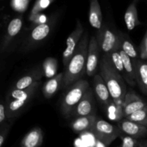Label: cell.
I'll use <instances>...</instances> for the list:
<instances>
[{
  "label": "cell",
  "instance_id": "cell-1",
  "mask_svg": "<svg viewBox=\"0 0 147 147\" xmlns=\"http://www.w3.org/2000/svg\"><path fill=\"white\" fill-rule=\"evenodd\" d=\"M99 74L104 80L113 102L119 106H123V100L128 92L124 79L113 65L107 54L102 56L99 63Z\"/></svg>",
  "mask_w": 147,
  "mask_h": 147
},
{
  "label": "cell",
  "instance_id": "cell-2",
  "mask_svg": "<svg viewBox=\"0 0 147 147\" xmlns=\"http://www.w3.org/2000/svg\"><path fill=\"white\" fill-rule=\"evenodd\" d=\"M89 41L88 33L86 32L83 34L76 52L65 68L62 88L70 87L72 84L81 79L84 73H86Z\"/></svg>",
  "mask_w": 147,
  "mask_h": 147
},
{
  "label": "cell",
  "instance_id": "cell-3",
  "mask_svg": "<svg viewBox=\"0 0 147 147\" xmlns=\"http://www.w3.org/2000/svg\"><path fill=\"white\" fill-rule=\"evenodd\" d=\"M90 87L88 82L84 79H80L69 87L60 103V111L65 118L70 117L72 112Z\"/></svg>",
  "mask_w": 147,
  "mask_h": 147
},
{
  "label": "cell",
  "instance_id": "cell-4",
  "mask_svg": "<svg viewBox=\"0 0 147 147\" xmlns=\"http://www.w3.org/2000/svg\"><path fill=\"white\" fill-rule=\"evenodd\" d=\"M91 132L96 139L106 146H110L113 141L123 135L117 126L98 118Z\"/></svg>",
  "mask_w": 147,
  "mask_h": 147
},
{
  "label": "cell",
  "instance_id": "cell-5",
  "mask_svg": "<svg viewBox=\"0 0 147 147\" xmlns=\"http://www.w3.org/2000/svg\"><path fill=\"white\" fill-rule=\"evenodd\" d=\"M53 22H47L43 24L36 25L26 37L22 45V52L30 51L36 45H38L42 40L47 38L52 30Z\"/></svg>",
  "mask_w": 147,
  "mask_h": 147
},
{
  "label": "cell",
  "instance_id": "cell-6",
  "mask_svg": "<svg viewBox=\"0 0 147 147\" xmlns=\"http://www.w3.org/2000/svg\"><path fill=\"white\" fill-rule=\"evenodd\" d=\"M100 51L103 54H109L114 50L120 49V41L117 33H114L106 25H103L98 30L96 34Z\"/></svg>",
  "mask_w": 147,
  "mask_h": 147
},
{
  "label": "cell",
  "instance_id": "cell-7",
  "mask_svg": "<svg viewBox=\"0 0 147 147\" xmlns=\"http://www.w3.org/2000/svg\"><path fill=\"white\" fill-rule=\"evenodd\" d=\"M84 34V29L81 22L78 20L76 28L67 37L66 40V48L63 53V63L65 68L67 67L78 45Z\"/></svg>",
  "mask_w": 147,
  "mask_h": 147
},
{
  "label": "cell",
  "instance_id": "cell-8",
  "mask_svg": "<svg viewBox=\"0 0 147 147\" xmlns=\"http://www.w3.org/2000/svg\"><path fill=\"white\" fill-rule=\"evenodd\" d=\"M94 91L91 87L89 88L88 91L83 96L78 104L76 106L73 111L72 112L70 118L83 117V116L96 115V100H95Z\"/></svg>",
  "mask_w": 147,
  "mask_h": 147
},
{
  "label": "cell",
  "instance_id": "cell-9",
  "mask_svg": "<svg viewBox=\"0 0 147 147\" xmlns=\"http://www.w3.org/2000/svg\"><path fill=\"white\" fill-rule=\"evenodd\" d=\"M117 126L122 134L137 140L145 137L147 135V127L128 120L126 118L117 122Z\"/></svg>",
  "mask_w": 147,
  "mask_h": 147
},
{
  "label": "cell",
  "instance_id": "cell-10",
  "mask_svg": "<svg viewBox=\"0 0 147 147\" xmlns=\"http://www.w3.org/2000/svg\"><path fill=\"white\" fill-rule=\"evenodd\" d=\"M100 49L95 36L91 37L88 45V51L87 56L86 74L89 77H93L96 74L98 66L99 65V54Z\"/></svg>",
  "mask_w": 147,
  "mask_h": 147
},
{
  "label": "cell",
  "instance_id": "cell-11",
  "mask_svg": "<svg viewBox=\"0 0 147 147\" xmlns=\"http://www.w3.org/2000/svg\"><path fill=\"white\" fill-rule=\"evenodd\" d=\"M93 89L96 99L104 109L113 101L109 88L100 74H96L93 77Z\"/></svg>",
  "mask_w": 147,
  "mask_h": 147
},
{
  "label": "cell",
  "instance_id": "cell-12",
  "mask_svg": "<svg viewBox=\"0 0 147 147\" xmlns=\"http://www.w3.org/2000/svg\"><path fill=\"white\" fill-rule=\"evenodd\" d=\"M23 26V19L21 16L13 18L9 22L5 34L3 37L1 44V52L4 53L10 46L11 42L21 31Z\"/></svg>",
  "mask_w": 147,
  "mask_h": 147
},
{
  "label": "cell",
  "instance_id": "cell-13",
  "mask_svg": "<svg viewBox=\"0 0 147 147\" xmlns=\"http://www.w3.org/2000/svg\"><path fill=\"white\" fill-rule=\"evenodd\" d=\"M147 106V103L142 100L134 91H128L123 103V117L126 118L137 111Z\"/></svg>",
  "mask_w": 147,
  "mask_h": 147
},
{
  "label": "cell",
  "instance_id": "cell-14",
  "mask_svg": "<svg viewBox=\"0 0 147 147\" xmlns=\"http://www.w3.org/2000/svg\"><path fill=\"white\" fill-rule=\"evenodd\" d=\"M44 75L45 73L42 67H35L27 75L19 79L11 88V89L24 90V89L27 88L34 85V83L40 82Z\"/></svg>",
  "mask_w": 147,
  "mask_h": 147
},
{
  "label": "cell",
  "instance_id": "cell-15",
  "mask_svg": "<svg viewBox=\"0 0 147 147\" xmlns=\"http://www.w3.org/2000/svg\"><path fill=\"white\" fill-rule=\"evenodd\" d=\"M97 118L96 115L75 118L70 123V127L75 133L77 134L83 133L88 131H91Z\"/></svg>",
  "mask_w": 147,
  "mask_h": 147
},
{
  "label": "cell",
  "instance_id": "cell-16",
  "mask_svg": "<svg viewBox=\"0 0 147 147\" xmlns=\"http://www.w3.org/2000/svg\"><path fill=\"white\" fill-rule=\"evenodd\" d=\"M43 143V132L40 128L30 130L22 139L20 147H40Z\"/></svg>",
  "mask_w": 147,
  "mask_h": 147
},
{
  "label": "cell",
  "instance_id": "cell-17",
  "mask_svg": "<svg viewBox=\"0 0 147 147\" xmlns=\"http://www.w3.org/2000/svg\"><path fill=\"white\" fill-rule=\"evenodd\" d=\"M88 19L93 28L99 30L103 27V16L98 0H90Z\"/></svg>",
  "mask_w": 147,
  "mask_h": 147
},
{
  "label": "cell",
  "instance_id": "cell-18",
  "mask_svg": "<svg viewBox=\"0 0 147 147\" xmlns=\"http://www.w3.org/2000/svg\"><path fill=\"white\" fill-rule=\"evenodd\" d=\"M134 62L136 81L144 93L147 95V62L139 59Z\"/></svg>",
  "mask_w": 147,
  "mask_h": 147
},
{
  "label": "cell",
  "instance_id": "cell-19",
  "mask_svg": "<svg viewBox=\"0 0 147 147\" xmlns=\"http://www.w3.org/2000/svg\"><path fill=\"white\" fill-rule=\"evenodd\" d=\"M63 78L64 73H60L45 83L42 87V93L45 98H50L62 87Z\"/></svg>",
  "mask_w": 147,
  "mask_h": 147
},
{
  "label": "cell",
  "instance_id": "cell-20",
  "mask_svg": "<svg viewBox=\"0 0 147 147\" xmlns=\"http://www.w3.org/2000/svg\"><path fill=\"white\" fill-rule=\"evenodd\" d=\"M39 86H40V82H37L30 87L24 89V90L11 89L9 93L7 95V100L17 99V100H27L30 101L32 98L38 90Z\"/></svg>",
  "mask_w": 147,
  "mask_h": 147
},
{
  "label": "cell",
  "instance_id": "cell-21",
  "mask_svg": "<svg viewBox=\"0 0 147 147\" xmlns=\"http://www.w3.org/2000/svg\"><path fill=\"white\" fill-rule=\"evenodd\" d=\"M117 34L119 36V41H120L121 50H123L134 61H136L139 59H140L139 53H138L137 50L134 45L133 43L131 42L130 39L128 37V36L123 32H119Z\"/></svg>",
  "mask_w": 147,
  "mask_h": 147
},
{
  "label": "cell",
  "instance_id": "cell-22",
  "mask_svg": "<svg viewBox=\"0 0 147 147\" xmlns=\"http://www.w3.org/2000/svg\"><path fill=\"white\" fill-rule=\"evenodd\" d=\"M124 21L126 27L129 30H133L136 26L141 24L139 19L137 8L136 5V1L131 3L128 7L124 14Z\"/></svg>",
  "mask_w": 147,
  "mask_h": 147
},
{
  "label": "cell",
  "instance_id": "cell-23",
  "mask_svg": "<svg viewBox=\"0 0 147 147\" xmlns=\"http://www.w3.org/2000/svg\"><path fill=\"white\" fill-rule=\"evenodd\" d=\"M120 54L123 61V67L127 76V83L130 86H135L136 81V72H135V65L134 60L128 56L123 50L120 49Z\"/></svg>",
  "mask_w": 147,
  "mask_h": 147
},
{
  "label": "cell",
  "instance_id": "cell-24",
  "mask_svg": "<svg viewBox=\"0 0 147 147\" xmlns=\"http://www.w3.org/2000/svg\"><path fill=\"white\" fill-rule=\"evenodd\" d=\"M104 109L106 112L107 117L110 120L119 122L121 119H124V117H123V106L116 104L113 102V100L110 104L108 105Z\"/></svg>",
  "mask_w": 147,
  "mask_h": 147
},
{
  "label": "cell",
  "instance_id": "cell-25",
  "mask_svg": "<svg viewBox=\"0 0 147 147\" xmlns=\"http://www.w3.org/2000/svg\"><path fill=\"white\" fill-rule=\"evenodd\" d=\"M107 55L110 57L111 61L112 64L114 66L115 68L116 69V70L120 73V75L123 77V78L127 82L128 78L127 76H126V72H125L124 67H123V61H122L121 56L120 54V49L114 50V51L111 52V53Z\"/></svg>",
  "mask_w": 147,
  "mask_h": 147
},
{
  "label": "cell",
  "instance_id": "cell-26",
  "mask_svg": "<svg viewBox=\"0 0 147 147\" xmlns=\"http://www.w3.org/2000/svg\"><path fill=\"white\" fill-rule=\"evenodd\" d=\"M126 119L147 127V106L132 113Z\"/></svg>",
  "mask_w": 147,
  "mask_h": 147
},
{
  "label": "cell",
  "instance_id": "cell-27",
  "mask_svg": "<svg viewBox=\"0 0 147 147\" xmlns=\"http://www.w3.org/2000/svg\"><path fill=\"white\" fill-rule=\"evenodd\" d=\"M57 61L54 58H47L45 60L43 63L42 68L45 75L47 78H52L53 77L55 76L57 73Z\"/></svg>",
  "mask_w": 147,
  "mask_h": 147
},
{
  "label": "cell",
  "instance_id": "cell-28",
  "mask_svg": "<svg viewBox=\"0 0 147 147\" xmlns=\"http://www.w3.org/2000/svg\"><path fill=\"white\" fill-rule=\"evenodd\" d=\"M14 119H8L5 123L1 126L0 129V147H3L4 143L6 142L7 136H8L9 131L12 126L13 123L14 121Z\"/></svg>",
  "mask_w": 147,
  "mask_h": 147
},
{
  "label": "cell",
  "instance_id": "cell-29",
  "mask_svg": "<svg viewBox=\"0 0 147 147\" xmlns=\"http://www.w3.org/2000/svg\"><path fill=\"white\" fill-rule=\"evenodd\" d=\"M53 1L54 0H37L35 4L33 6L30 17H33V16L40 14L42 11L49 7L53 2Z\"/></svg>",
  "mask_w": 147,
  "mask_h": 147
},
{
  "label": "cell",
  "instance_id": "cell-30",
  "mask_svg": "<svg viewBox=\"0 0 147 147\" xmlns=\"http://www.w3.org/2000/svg\"><path fill=\"white\" fill-rule=\"evenodd\" d=\"M120 138L122 139V144L117 147H138L140 144V141L133 139L130 136L122 135Z\"/></svg>",
  "mask_w": 147,
  "mask_h": 147
},
{
  "label": "cell",
  "instance_id": "cell-31",
  "mask_svg": "<svg viewBox=\"0 0 147 147\" xmlns=\"http://www.w3.org/2000/svg\"><path fill=\"white\" fill-rule=\"evenodd\" d=\"M139 57L141 60H147V30L139 47Z\"/></svg>",
  "mask_w": 147,
  "mask_h": 147
},
{
  "label": "cell",
  "instance_id": "cell-32",
  "mask_svg": "<svg viewBox=\"0 0 147 147\" xmlns=\"http://www.w3.org/2000/svg\"><path fill=\"white\" fill-rule=\"evenodd\" d=\"M30 0H11V5L17 11H24L27 7Z\"/></svg>",
  "mask_w": 147,
  "mask_h": 147
},
{
  "label": "cell",
  "instance_id": "cell-33",
  "mask_svg": "<svg viewBox=\"0 0 147 147\" xmlns=\"http://www.w3.org/2000/svg\"><path fill=\"white\" fill-rule=\"evenodd\" d=\"M8 120L7 117V107L6 103L1 102L0 104V126L4 124Z\"/></svg>",
  "mask_w": 147,
  "mask_h": 147
},
{
  "label": "cell",
  "instance_id": "cell-34",
  "mask_svg": "<svg viewBox=\"0 0 147 147\" xmlns=\"http://www.w3.org/2000/svg\"><path fill=\"white\" fill-rule=\"evenodd\" d=\"M138 147H147V141H142V142H140V144H139Z\"/></svg>",
  "mask_w": 147,
  "mask_h": 147
},
{
  "label": "cell",
  "instance_id": "cell-35",
  "mask_svg": "<svg viewBox=\"0 0 147 147\" xmlns=\"http://www.w3.org/2000/svg\"><path fill=\"white\" fill-rule=\"evenodd\" d=\"M135 1H139V0H135Z\"/></svg>",
  "mask_w": 147,
  "mask_h": 147
}]
</instances>
